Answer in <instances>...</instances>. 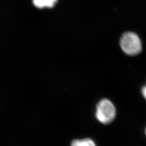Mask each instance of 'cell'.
<instances>
[{
	"label": "cell",
	"instance_id": "3",
	"mask_svg": "<svg viewBox=\"0 0 146 146\" xmlns=\"http://www.w3.org/2000/svg\"><path fill=\"white\" fill-rule=\"evenodd\" d=\"M58 0H33L34 5L38 8H43L47 7L49 8H52L55 5Z\"/></svg>",
	"mask_w": 146,
	"mask_h": 146
},
{
	"label": "cell",
	"instance_id": "2",
	"mask_svg": "<svg viewBox=\"0 0 146 146\" xmlns=\"http://www.w3.org/2000/svg\"><path fill=\"white\" fill-rule=\"evenodd\" d=\"M116 108L113 104L108 99L101 100L96 107L95 116L102 124H110L116 116Z\"/></svg>",
	"mask_w": 146,
	"mask_h": 146
},
{
	"label": "cell",
	"instance_id": "4",
	"mask_svg": "<svg viewBox=\"0 0 146 146\" xmlns=\"http://www.w3.org/2000/svg\"><path fill=\"white\" fill-rule=\"evenodd\" d=\"M70 146H96L93 140L90 139H76L70 143Z\"/></svg>",
	"mask_w": 146,
	"mask_h": 146
},
{
	"label": "cell",
	"instance_id": "1",
	"mask_svg": "<svg viewBox=\"0 0 146 146\" xmlns=\"http://www.w3.org/2000/svg\"><path fill=\"white\" fill-rule=\"evenodd\" d=\"M120 47L125 54L135 56L142 51L141 39L134 32L127 31L122 34L120 40Z\"/></svg>",
	"mask_w": 146,
	"mask_h": 146
},
{
	"label": "cell",
	"instance_id": "5",
	"mask_svg": "<svg viewBox=\"0 0 146 146\" xmlns=\"http://www.w3.org/2000/svg\"><path fill=\"white\" fill-rule=\"evenodd\" d=\"M142 94L144 98L146 99V86H145L142 89Z\"/></svg>",
	"mask_w": 146,
	"mask_h": 146
},
{
	"label": "cell",
	"instance_id": "6",
	"mask_svg": "<svg viewBox=\"0 0 146 146\" xmlns=\"http://www.w3.org/2000/svg\"></svg>",
	"mask_w": 146,
	"mask_h": 146
}]
</instances>
